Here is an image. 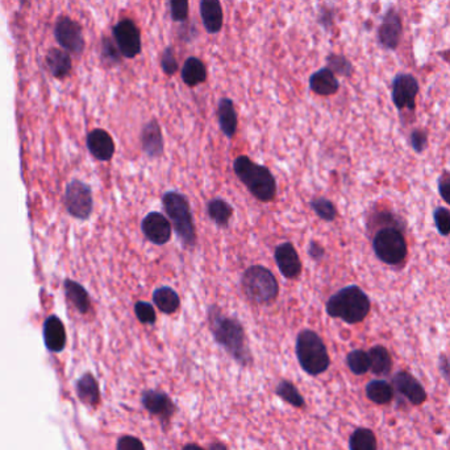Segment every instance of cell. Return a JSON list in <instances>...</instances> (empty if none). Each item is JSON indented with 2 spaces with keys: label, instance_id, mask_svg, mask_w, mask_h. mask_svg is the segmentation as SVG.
Instances as JSON below:
<instances>
[{
  "label": "cell",
  "instance_id": "6da1fadb",
  "mask_svg": "<svg viewBox=\"0 0 450 450\" xmlns=\"http://www.w3.org/2000/svg\"><path fill=\"white\" fill-rule=\"evenodd\" d=\"M379 227L373 236V250L378 259L387 265H400L408 255L405 233L400 229L399 218L391 213L376 216Z\"/></svg>",
  "mask_w": 450,
  "mask_h": 450
},
{
  "label": "cell",
  "instance_id": "7a4b0ae2",
  "mask_svg": "<svg viewBox=\"0 0 450 450\" xmlns=\"http://www.w3.org/2000/svg\"><path fill=\"white\" fill-rule=\"evenodd\" d=\"M208 321L218 344H220L241 365H248L250 354L245 341V331L239 321L224 316L216 307L210 308Z\"/></svg>",
  "mask_w": 450,
  "mask_h": 450
},
{
  "label": "cell",
  "instance_id": "3957f363",
  "mask_svg": "<svg viewBox=\"0 0 450 450\" xmlns=\"http://www.w3.org/2000/svg\"><path fill=\"white\" fill-rule=\"evenodd\" d=\"M233 170L240 181L261 202H270L276 198V181L270 169L241 155L233 161Z\"/></svg>",
  "mask_w": 450,
  "mask_h": 450
},
{
  "label": "cell",
  "instance_id": "277c9868",
  "mask_svg": "<svg viewBox=\"0 0 450 450\" xmlns=\"http://www.w3.org/2000/svg\"><path fill=\"white\" fill-rule=\"evenodd\" d=\"M371 302L359 285H349L336 292L327 302V313L348 324H359L368 317Z\"/></svg>",
  "mask_w": 450,
  "mask_h": 450
},
{
  "label": "cell",
  "instance_id": "5b68a950",
  "mask_svg": "<svg viewBox=\"0 0 450 450\" xmlns=\"http://www.w3.org/2000/svg\"><path fill=\"white\" fill-rule=\"evenodd\" d=\"M162 204L165 207L166 214L173 222V229L179 241L184 247H195L196 233L189 199L182 193L170 190L162 196Z\"/></svg>",
  "mask_w": 450,
  "mask_h": 450
},
{
  "label": "cell",
  "instance_id": "8992f818",
  "mask_svg": "<svg viewBox=\"0 0 450 450\" xmlns=\"http://www.w3.org/2000/svg\"><path fill=\"white\" fill-rule=\"evenodd\" d=\"M296 356L310 375H320L330 367V356L322 338L313 330H303L296 339Z\"/></svg>",
  "mask_w": 450,
  "mask_h": 450
},
{
  "label": "cell",
  "instance_id": "52a82bcc",
  "mask_svg": "<svg viewBox=\"0 0 450 450\" xmlns=\"http://www.w3.org/2000/svg\"><path fill=\"white\" fill-rule=\"evenodd\" d=\"M241 285L249 300L256 304H270L279 293L276 276L264 265L249 267L242 275Z\"/></svg>",
  "mask_w": 450,
  "mask_h": 450
},
{
  "label": "cell",
  "instance_id": "ba28073f",
  "mask_svg": "<svg viewBox=\"0 0 450 450\" xmlns=\"http://www.w3.org/2000/svg\"><path fill=\"white\" fill-rule=\"evenodd\" d=\"M419 90L420 86L414 75L408 73L396 75L391 87V98L398 111H415Z\"/></svg>",
  "mask_w": 450,
  "mask_h": 450
},
{
  "label": "cell",
  "instance_id": "9c48e42d",
  "mask_svg": "<svg viewBox=\"0 0 450 450\" xmlns=\"http://www.w3.org/2000/svg\"><path fill=\"white\" fill-rule=\"evenodd\" d=\"M113 38L121 56L135 58L141 53V33L135 21L130 19L120 20L113 27Z\"/></svg>",
  "mask_w": 450,
  "mask_h": 450
},
{
  "label": "cell",
  "instance_id": "30bf717a",
  "mask_svg": "<svg viewBox=\"0 0 450 450\" xmlns=\"http://www.w3.org/2000/svg\"><path fill=\"white\" fill-rule=\"evenodd\" d=\"M91 189L82 181L74 180L66 189V207L74 216L87 219L92 212Z\"/></svg>",
  "mask_w": 450,
  "mask_h": 450
},
{
  "label": "cell",
  "instance_id": "8fae6325",
  "mask_svg": "<svg viewBox=\"0 0 450 450\" xmlns=\"http://www.w3.org/2000/svg\"><path fill=\"white\" fill-rule=\"evenodd\" d=\"M403 35V23L398 11L394 9L387 10L382 23L378 29V40L381 47L387 50H395L400 44Z\"/></svg>",
  "mask_w": 450,
  "mask_h": 450
},
{
  "label": "cell",
  "instance_id": "7c38bea8",
  "mask_svg": "<svg viewBox=\"0 0 450 450\" xmlns=\"http://www.w3.org/2000/svg\"><path fill=\"white\" fill-rule=\"evenodd\" d=\"M141 230L152 243L165 244L170 241L173 234V227L169 219L158 212H150L141 222Z\"/></svg>",
  "mask_w": 450,
  "mask_h": 450
},
{
  "label": "cell",
  "instance_id": "4fadbf2b",
  "mask_svg": "<svg viewBox=\"0 0 450 450\" xmlns=\"http://www.w3.org/2000/svg\"><path fill=\"white\" fill-rule=\"evenodd\" d=\"M55 38L64 49L70 50L72 53L78 55L84 48L81 26L69 18L58 20L55 26Z\"/></svg>",
  "mask_w": 450,
  "mask_h": 450
},
{
  "label": "cell",
  "instance_id": "5bb4252c",
  "mask_svg": "<svg viewBox=\"0 0 450 450\" xmlns=\"http://www.w3.org/2000/svg\"><path fill=\"white\" fill-rule=\"evenodd\" d=\"M274 259L279 271L286 279H296L302 273V262L299 253H296L294 244L291 242L276 246Z\"/></svg>",
  "mask_w": 450,
  "mask_h": 450
},
{
  "label": "cell",
  "instance_id": "9a60e30c",
  "mask_svg": "<svg viewBox=\"0 0 450 450\" xmlns=\"http://www.w3.org/2000/svg\"><path fill=\"white\" fill-rule=\"evenodd\" d=\"M393 387L414 405H422L427 400V393L423 385L410 373H396L393 378Z\"/></svg>",
  "mask_w": 450,
  "mask_h": 450
},
{
  "label": "cell",
  "instance_id": "2e32d148",
  "mask_svg": "<svg viewBox=\"0 0 450 450\" xmlns=\"http://www.w3.org/2000/svg\"><path fill=\"white\" fill-rule=\"evenodd\" d=\"M141 147L149 158L154 159L159 158L164 153V138L159 127V123L156 119H152L142 127L141 130Z\"/></svg>",
  "mask_w": 450,
  "mask_h": 450
},
{
  "label": "cell",
  "instance_id": "e0dca14e",
  "mask_svg": "<svg viewBox=\"0 0 450 450\" xmlns=\"http://www.w3.org/2000/svg\"><path fill=\"white\" fill-rule=\"evenodd\" d=\"M142 404L149 412L161 417L162 420H169L174 413V404L165 393L161 391H145L142 395Z\"/></svg>",
  "mask_w": 450,
  "mask_h": 450
},
{
  "label": "cell",
  "instance_id": "ac0fdd59",
  "mask_svg": "<svg viewBox=\"0 0 450 450\" xmlns=\"http://www.w3.org/2000/svg\"><path fill=\"white\" fill-rule=\"evenodd\" d=\"M87 148L95 159L108 161L115 153V143L104 130H94L87 136Z\"/></svg>",
  "mask_w": 450,
  "mask_h": 450
},
{
  "label": "cell",
  "instance_id": "d6986e66",
  "mask_svg": "<svg viewBox=\"0 0 450 450\" xmlns=\"http://www.w3.org/2000/svg\"><path fill=\"white\" fill-rule=\"evenodd\" d=\"M310 89L315 94L328 97L339 92L340 82L332 70L328 67H322L310 77Z\"/></svg>",
  "mask_w": 450,
  "mask_h": 450
},
{
  "label": "cell",
  "instance_id": "ffe728a7",
  "mask_svg": "<svg viewBox=\"0 0 450 450\" xmlns=\"http://www.w3.org/2000/svg\"><path fill=\"white\" fill-rule=\"evenodd\" d=\"M201 16L203 26L208 33H218L223 28L224 13L220 1L218 0H202L201 1Z\"/></svg>",
  "mask_w": 450,
  "mask_h": 450
},
{
  "label": "cell",
  "instance_id": "44dd1931",
  "mask_svg": "<svg viewBox=\"0 0 450 450\" xmlns=\"http://www.w3.org/2000/svg\"><path fill=\"white\" fill-rule=\"evenodd\" d=\"M218 119L223 133L232 139L237 131V114L235 104L230 98H223L218 106Z\"/></svg>",
  "mask_w": 450,
  "mask_h": 450
},
{
  "label": "cell",
  "instance_id": "7402d4cb",
  "mask_svg": "<svg viewBox=\"0 0 450 450\" xmlns=\"http://www.w3.org/2000/svg\"><path fill=\"white\" fill-rule=\"evenodd\" d=\"M44 338H45L46 347L52 351H61L66 344V333L61 319L52 316L46 319L44 325Z\"/></svg>",
  "mask_w": 450,
  "mask_h": 450
},
{
  "label": "cell",
  "instance_id": "603a6c76",
  "mask_svg": "<svg viewBox=\"0 0 450 450\" xmlns=\"http://www.w3.org/2000/svg\"><path fill=\"white\" fill-rule=\"evenodd\" d=\"M370 371L378 376H387L393 370V358L383 346H374L369 350Z\"/></svg>",
  "mask_w": 450,
  "mask_h": 450
},
{
  "label": "cell",
  "instance_id": "cb8c5ba5",
  "mask_svg": "<svg viewBox=\"0 0 450 450\" xmlns=\"http://www.w3.org/2000/svg\"><path fill=\"white\" fill-rule=\"evenodd\" d=\"M181 75H182V81L184 84L193 87V86L203 84L207 79V69L202 60L196 57H189L184 61Z\"/></svg>",
  "mask_w": 450,
  "mask_h": 450
},
{
  "label": "cell",
  "instance_id": "d4e9b609",
  "mask_svg": "<svg viewBox=\"0 0 450 450\" xmlns=\"http://www.w3.org/2000/svg\"><path fill=\"white\" fill-rule=\"evenodd\" d=\"M208 216L211 218L212 222L221 229H225L230 225V218L233 216V207L230 204L223 199V198H213L208 205Z\"/></svg>",
  "mask_w": 450,
  "mask_h": 450
},
{
  "label": "cell",
  "instance_id": "484cf974",
  "mask_svg": "<svg viewBox=\"0 0 450 450\" xmlns=\"http://www.w3.org/2000/svg\"><path fill=\"white\" fill-rule=\"evenodd\" d=\"M153 301H154L157 308L166 314L174 313L175 310L179 308V304H181L178 293L170 287L157 288L153 293Z\"/></svg>",
  "mask_w": 450,
  "mask_h": 450
},
{
  "label": "cell",
  "instance_id": "4316f807",
  "mask_svg": "<svg viewBox=\"0 0 450 450\" xmlns=\"http://www.w3.org/2000/svg\"><path fill=\"white\" fill-rule=\"evenodd\" d=\"M366 396L373 403L388 404L394 399V387L386 380H371L366 385Z\"/></svg>",
  "mask_w": 450,
  "mask_h": 450
},
{
  "label": "cell",
  "instance_id": "83f0119b",
  "mask_svg": "<svg viewBox=\"0 0 450 450\" xmlns=\"http://www.w3.org/2000/svg\"><path fill=\"white\" fill-rule=\"evenodd\" d=\"M46 64L50 72L57 77H64L72 69V60L67 53L60 49H53L46 56Z\"/></svg>",
  "mask_w": 450,
  "mask_h": 450
},
{
  "label": "cell",
  "instance_id": "f1b7e54d",
  "mask_svg": "<svg viewBox=\"0 0 450 450\" xmlns=\"http://www.w3.org/2000/svg\"><path fill=\"white\" fill-rule=\"evenodd\" d=\"M349 449L378 450L377 437L368 428H359L350 436Z\"/></svg>",
  "mask_w": 450,
  "mask_h": 450
},
{
  "label": "cell",
  "instance_id": "f546056e",
  "mask_svg": "<svg viewBox=\"0 0 450 450\" xmlns=\"http://www.w3.org/2000/svg\"><path fill=\"white\" fill-rule=\"evenodd\" d=\"M78 395L83 403L96 405L99 403V387L90 374L83 376L78 382Z\"/></svg>",
  "mask_w": 450,
  "mask_h": 450
},
{
  "label": "cell",
  "instance_id": "4dcf8cb0",
  "mask_svg": "<svg viewBox=\"0 0 450 450\" xmlns=\"http://www.w3.org/2000/svg\"><path fill=\"white\" fill-rule=\"evenodd\" d=\"M66 293H67V297L73 302L74 307L81 313H86L89 310L90 308L89 295L79 284L74 282H66Z\"/></svg>",
  "mask_w": 450,
  "mask_h": 450
},
{
  "label": "cell",
  "instance_id": "1f68e13d",
  "mask_svg": "<svg viewBox=\"0 0 450 450\" xmlns=\"http://www.w3.org/2000/svg\"><path fill=\"white\" fill-rule=\"evenodd\" d=\"M347 363L350 371L356 375H364L370 370V358L364 350H353L347 356Z\"/></svg>",
  "mask_w": 450,
  "mask_h": 450
},
{
  "label": "cell",
  "instance_id": "d6a6232c",
  "mask_svg": "<svg viewBox=\"0 0 450 450\" xmlns=\"http://www.w3.org/2000/svg\"><path fill=\"white\" fill-rule=\"evenodd\" d=\"M310 205L313 207V212L316 213V216L322 221L333 222L337 216V209L333 205L331 199H328V198H313V201L310 202Z\"/></svg>",
  "mask_w": 450,
  "mask_h": 450
},
{
  "label": "cell",
  "instance_id": "836d02e7",
  "mask_svg": "<svg viewBox=\"0 0 450 450\" xmlns=\"http://www.w3.org/2000/svg\"><path fill=\"white\" fill-rule=\"evenodd\" d=\"M276 395L281 396L285 402L294 405L296 408H302L304 405L303 397L300 393L296 390L291 382H287V380H282L278 387H276Z\"/></svg>",
  "mask_w": 450,
  "mask_h": 450
},
{
  "label": "cell",
  "instance_id": "e575fe53",
  "mask_svg": "<svg viewBox=\"0 0 450 450\" xmlns=\"http://www.w3.org/2000/svg\"><path fill=\"white\" fill-rule=\"evenodd\" d=\"M327 64L328 69L332 70L334 75H339L342 77H350L353 73V65L349 60L342 55H336V53H330L327 56Z\"/></svg>",
  "mask_w": 450,
  "mask_h": 450
},
{
  "label": "cell",
  "instance_id": "d590c367",
  "mask_svg": "<svg viewBox=\"0 0 450 450\" xmlns=\"http://www.w3.org/2000/svg\"><path fill=\"white\" fill-rule=\"evenodd\" d=\"M433 219L434 225L439 231V234L442 236L450 235V210L446 207H439L433 212Z\"/></svg>",
  "mask_w": 450,
  "mask_h": 450
},
{
  "label": "cell",
  "instance_id": "8d00e7d4",
  "mask_svg": "<svg viewBox=\"0 0 450 450\" xmlns=\"http://www.w3.org/2000/svg\"><path fill=\"white\" fill-rule=\"evenodd\" d=\"M135 313L136 317L141 324L145 325H153L156 322V312L154 308L152 307V304L145 302V301H138L135 305Z\"/></svg>",
  "mask_w": 450,
  "mask_h": 450
},
{
  "label": "cell",
  "instance_id": "74e56055",
  "mask_svg": "<svg viewBox=\"0 0 450 450\" xmlns=\"http://www.w3.org/2000/svg\"><path fill=\"white\" fill-rule=\"evenodd\" d=\"M161 67L167 75H175L178 70V61L175 58L174 49L171 47L166 48L161 55Z\"/></svg>",
  "mask_w": 450,
  "mask_h": 450
},
{
  "label": "cell",
  "instance_id": "f35d334b",
  "mask_svg": "<svg viewBox=\"0 0 450 450\" xmlns=\"http://www.w3.org/2000/svg\"><path fill=\"white\" fill-rule=\"evenodd\" d=\"M170 13L174 21H186L189 18V1L186 0H171L169 3Z\"/></svg>",
  "mask_w": 450,
  "mask_h": 450
},
{
  "label": "cell",
  "instance_id": "ab89813d",
  "mask_svg": "<svg viewBox=\"0 0 450 450\" xmlns=\"http://www.w3.org/2000/svg\"><path fill=\"white\" fill-rule=\"evenodd\" d=\"M410 144L416 153H423L428 147V133L424 130H414L410 133Z\"/></svg>",
  "mask_w": 450,
  "mask_h": 450
},
{
  "label": "cell",
  "instance_id": "60d3db41",
  "mask_svg": "<svg viewBox=\"0 0 450 450\" xmlns=\"http://www.w3.org/2000/svg\"><path fill=\"white\" fill-rule=\"evenodd\" d=\"M439 194L442 199L450 205V172H444L437 181Z\"/></svg>",
  "mask_w": 450,
  "mask_h": 450
},
{
  "label": "cell",
  "instance_id": "b9f144b4",
  "mask_svg": "<svg viewBox=\"0 0 450 450\" xmlns=\"http://www.w3.org/2000/svg\"><path fill=\"white\" fill-rule=\"evenodd\" d=\"M103 55L107 58L108 62L119 64L120 55H121V53H120L118 47H116L111 40H106V41L103 43Z\"/></svg>",
  "mask_w": 450,
  "mask_h": 450
},
{
  "label": "cell",
  "instance_id": "7bdbcfd3",
  "mask_svg": "<svg viewBox=\"0 0 450 450\" xmlns=\"http://www.w3.org/2000/svg\"><path fill=\"white\" fill-rule=\"evenodd\" d=\"M118 450H145V448L144 444L136 437L124 436L118 442Z\"/></svg>",
  "mask_w": 450,
  "mask_h": 450
},
{
  "label": "cell",
  "instance_id": "ee69618b",
  "mask_svg": "<svg viewBox=\"0 0 450 450\" xmlns=\"http://www.w3.org/2000/svg\"><path fill=\"white\" fill-rule=\"evenodd\" d=\"M308 253H310V256L313 258V260H320V259H322L324 253H325V250H324L322 244L313 241L308 246Z\"/></svg>",
  "mask_w": 450,
  "mask_h": 450
},
{
  "label": "cell",
  "instance_id": "f6af8a7d",
  "mask_svg": "<svg viewBox=\"0 0 450 450\" xmlns=\"http://www.w3.org/2000/svg\"><path fill=\"white\" fill-rule=\"evenodd\" d=\"M440 371L444 378L450 383V361L448 356H440Z\"/></svg>",
  "mask_w": 450,
  "mask_h": 450
},
{
  "label": "cell",
  "instance_id": "bcb514c9",
  "mask_svg": "<svg viewBox=\"0 0 450 450\" xmlns=\"http://www.w3.org/2000/svg\"><path fill=\"white\" fill-rule=\"evenodd\" d=\"M332 13L330 11L322 10L320 13V18H319V24L324 26L325 28H330V26L332 24Z\"/></svg>",
  "mask_w": 450,
  "mask_h": 450
},
{
  "label": "cell",
  "instance_id": "7dc6e473",
  "mask_svg": "<svg viewBox=\"0 0 450 450\" xmlns=\"http://www.w3.org/2000/svg\"><path fill=\"white\" fill-rule=\"evenodd\" d=\"M182 450H204L201 448V446H198V445H193V444H189V445H186L184 449Z\"/></svg>",
  "mask_w": 450,
  "mask_h": 450
},
{
  "label": "cell",
  "instance_id": "c3c4849f",
  "mask_svg": "<svg viewBox=\"0 0 450 450\" xmlns=\"http://www.w3.org/2000/svg\"><path fill=\"white\" fill-rule=\"evenodd\" d=\"M210 450H228L224 445H221V444H212L211 448Z\"/></svg>",
  "mask_w": 450,
  "mask_h": 450
}]
</instances>
